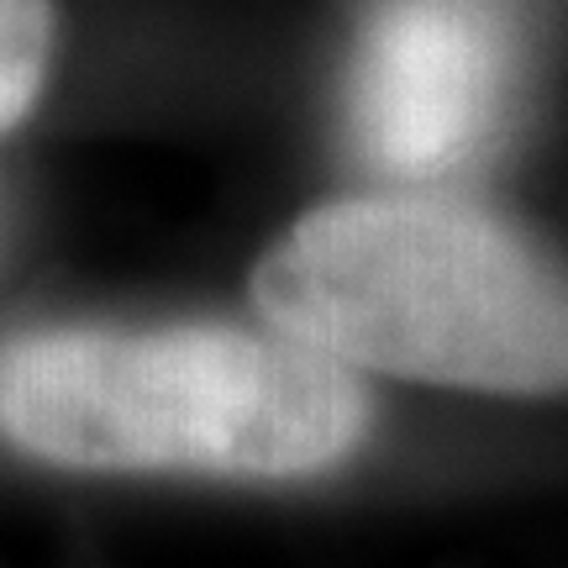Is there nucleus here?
<instances>
[{
  "label": "nucleus",
  "instance_id": "nucleus-1",
  "mask_svg": "<svg viewBox=\"0 0 568 568\" xmlns=\"http://www.w3.org/2000/svg\"><path fill=\"white\" fill-rule=\"evenodd\" d=\"M358 368L274 322H69L0 343V437L74 474L311 479L368 437Z\"/></svg>",
  "mask_w": 568,
  "mask_h": 568
},
{
  "label": "nucleus",
  "instance_id": "nucleus-2",
  "mask_svg": "<svg viewBox=\"0 0 568 568\" xmlns=\"http://www.w3.org/2000/svg\"><path fill=\"white\" fill-rule=\"evenodd\" d=\"M258 316L358 374L568 395V268L495 211L443 195H343L253 268Z\"/></svg>",
  "mask_w": 568,
  "mask_h": 568
},
{
  "label": "nucleus",
  "instance_id": "nucleus-3",
  "mask_svg": "<svg viewBox=\"0 0 568 568\" xmlns=\"http://www.w3.org/2000/svg\"><path fill=\"white\" fill-rule=\"evenodd\" d=\"M521 84L510 0H379L347 69V138L395 180H437L485 153Z\"/></svg>",
  "mask_w": 568,
  "mask_h": 568
},
{
  "label": "nucleus",
  "instance_id": "nucleus-4",
  "mask_svg": "<svg viewBox=\"0 0 568 568\" xmlns=\"http://www.w3.org/2000/svg\"><path fill=\"white\" fill-rule=\"evenodd\" d=\"M59 48L53 0H0V132L27 122Z\"/></svg>",
  "mask_w": 568,
  "mask_h": 568
}]
</instances>
